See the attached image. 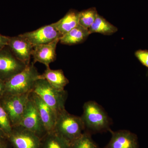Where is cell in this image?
Instances as JSON below:
<instances>
[{
  "mask_svg": "<svg viewBox=\"0 0 148 148\" xmlns=\"http://www.w3.org/2000/svg\"><path fill=\"white\" fill-rule=\"evenodd\" d=\"M81 116L85 131L91 135L110 131L112 121L101 105L94 101L85 102Z\"/></svg>",
  "mask_w": 148,
  "mask_h": 148,
  "instance_id": "obj_1",
  "label": "cell"
},
{
  "mask_svg": "<svg viewBox=\"0 0 148 148\" xmlns=\"http://www.w3.org/2000/svg\"><path fill=\"white\" fill-rule=\"evenodd\" d=\"M85 131L81 116L69 113L66 109L57 115L53 132L64 139L70 146Z\"/></svg>",
  "mask_w": 148,
  "mask_h": 148,
  "instance_id": "obj_2",
  "label": "cell"
},
{
  "mask_svg": "<svg viewBox=\"0 0 148 148\" xmlns=\"http://www.w3.org/2000/svg\"><path fill=\"white\" fill-rule=\"evenodd\" d=\"M40 75L34 64L30 63L23 71L5 82L3 94L20 95L32 92Z\"/></svg>",
  "mask_w": 148,
  "mask_h": 148,
  "instance_id": "obj_3",
  "label": "cell"
},
{
  "mask_svg": "<svg viewBox=\"0 0 148 148\" xmlns=\"http://www.w3.org/2000/svg\"><path fill=\"white\" fill-rule=\"evenodd\" d=\"M32 91L49 106L57 116L66 109L65 104L68 97L66 90L56 89L46 80L38 79L35 82Z\"/></svg>",
  "mask_w": 148,
  "mask_h": 148,
  "instance_id": "obj_4",
  "label": "cell"
},
{
  "mask_svg": "<svg viewBox=\"0 0 148 148\" xmlns=\"http://www.w3.org/2000/svg\"><path fill=\"white\" fill-rule=\"evenodd\" d=\"M30 93L3 94L0 98V104L8 115L12 127L18 125L21 121Z\"/></svg>",
  "mask_w": 148,
  "mask_h": 148,
  "instance_id": "obj_5",
  "label": "cell"
},
{
  "mask_svg": "<svg viewBox=\"0 0 148 148\" xmlns=\"http://www.w3.org/2000/svg\"><path fill=\"white\" fill-rule=\"evenodd\" d=\"M18 125L34 132L41 139L47 134L34 103L30 96Z\"/></svg>",
  "mask_w": 148,
  "mask_h": 148,
  "instance_id": "obj_6",
  "label": "cell"
},
{
  "mask_svg": "<svg viewBox=\"0 0 148 148\" xmlns=\"http://www.w3.org/2000/svg\"><path fill=\"white\" fill-rule=\"evenodd\" d=\"M27 66L14 56L8 46L0 50V79L4 81L22 71Z\"/></svg>",
  "mask_w": 148,
  "mask_h": 148,
  "instance_id": "obj_7",
  "label": "cell"
},
{
  "mask_svg": "<svg viewBox=\"0 0 148 148\" xmlns=\"http://www.w3.org/2000/svg\"><path fill=\"white\" fill-rule=\"evenodd\" d=\"M8 140L13 148H41L42 139L19 125L12 127Z\"/></svg>",
  "mask_w": 148,
  "mask_h": 148,
  "instance_id": "obj_8",
  "label": "cell"
},
{
  "mask_svg": "<svg viewBox=\"0 0 148 148\" xmlns=\"http://www.w3.org/2000/svg\"><path fill=\"white\" fill-rule=\"evenodd\" d=\"M8 46L18 60L27 66L30 64L34 46L26 38L21 34L9 37Z\"/></svg>",
  "mask_w": 148,
  "mask_h": 148,
  "instance_id": "obj_9",
  "label": "cell"
},
{
  "mask_svg": "<svg viewBox=\"0 0 148 148\" xmlns=\"http://www.w3.org/2000/svg\"><path fill=\"white\" fill-rule=\"evenodd\" d=\"M21 35L26 38L34 46L48 43L56 40L60 39L62 36L53 23Z\"/></svg>",
  "mask_w": 148,
  "mask_h": 148,
  "instance_id": "obj_10",
  "label": "cell"
},
{
  "mask_svg": "<svg viewBox=\"0 0 148 148\" xmlns=\"http://www.w3.org/2000/svg\"><path fill=\"white\" fill-rule=\"evenodd\" d=\"M111 138L103 148H139L138 136L129 130H122L114 131L110 130Z\"/></svg>",
  "mask_w": 148,
  "mask_h": 148,
  "instance_id": "obj_11",
  "label": "cell"
},
{
  "mask_svg": "<svg viewBox=\"0 0 148 148\" xmlns=\"http://www.w3.org/2000/svg\"><path fill=\"white\" fill-rule=\"evenodd\" d=\"M30 97L34 103L47 131V132H53L57 119L56 114L35 92L32 91Z\"/></svg>",
  "mask_w": 148,
  "mask_h": 148,
  "instance_id": "obj_12",
  "label": "cell"
},
{
  "mask_svg": "<svg viewBox=\"0 0 148 148\" xmlns=\"http://www.w3.org/2000/svg\"><path fill=\"white\" fill-rule=\"evenodd\" d=\"M59 40L58 39L48 43L34 46L32 54L33 63L39 62L46 68L49 67L51 63L56 60V48Z\"/></svg>",
  "mask_w": 148,
  "mask_h": 148,
  "instance_id": "obj_13",
  "label": "cell"
},
{
  "mask_svg": "<svg viewBox=\"0 0 148 148\" xmlns=\"http://www.w3.org/2000/svg\"><path fill=\"white\" fill-rule=\"evenodd\" d=\"M38 79L46 80L51 86L59 90H65L69 83L62 70H52L49 67L46 68L43 73L40 75Z\"/></svg>",
  "mask_w": 148,
  "mask_h": 148,
  "instance_id": "obj_14",
  "label": "cell"
},
{
  "mask_svg": "<svg viewBox=\"0 0 148 148\" xmlns=\"http://www.w3.org/2000/svg\"><path fill=\"white\" fill-rule=\"evenodd\" d=\"M90 35L88 29L79 25L63 35L59 40L61 43L66 45L78 44L84 42Z\"/></svg>",
  "mask_w": 148,
  "mask_h": 148,
  "instance_id": "obj_15",
  "label": "cell"
},
{
  "mask_svg": "<svg viewBox=\"0 0 148 148\" xmlns=\"http://www.w3.org/2000/svg\"><path fill=\"white\" fill-rule=\"evenodd\" d=\"M79 12L70 10L63 18L53 23L62 36L79 25Z\"/></svg>",
  "mask_w": 148,
  "mask_h": 148,
  "instance_id": "obj_16",
  "label": "cell"
},
{
  "mask_svg": "<svg viewBox=\"0 0 148 148\" xmlns=\"http://www.w3.org/2000/svg\"><path fill=\"white\" fill-rule=\"evenodd\" d=\"M90 34L99 33L104 35H111L117 32L116 27L98 14L93 24L88 29Z\"/></svg>",
  "mask_w": 148,
  "mask_h": 148,
  "instance_id": "obj_17",
  "label": "cell"
},
{
  "mask_svg": "<svg viewBox=\"0 0 148 148\" xmlns=\"http://www.w3.org/2000/svg\"><path fill=\"white\" fill-rule=\"evenodd\" d=\"M41 148H70V145L54 132H47L42 139Z\"/></svg>",
  "mask_w": 148,
  "mask_h": 148,
  "instance_id": "obj_18",
  "label": "cell"
},
{
  "mask_svg": "<svg viewBox=\"0 0 148 148\" xmlns=\"http://www.w3.org/2000/svg\"><path fill=\"white\" fill-rule=\"evenodd\" d=\"M98 14L95 8L88 9L79 12V24L88 29L95 21Z\"/></svg>",
  "mask_w": 148,
  "mask_h": 148,
  "instance_id": "obj_19",
  "label": "cell"
},
{
  "mask_svg": "<svg viewBox=\"0 0 148 148\" xmlns=\"http://www.w3.org/2000/svg\"><path fill=\"white\" fill-rule=\"evenodd\" d=\"M70 148H98V147L92 139V135L84 131L82 135L70 145Z\"/></svg>",
  "mask_w": 148,
  "mask_h": 148,
  "instance_id": "obj_20",
  "label": "cell"
},
{
  "mask_svg": "<svg viewBox=\"0 0 148 148\" xmlns=\"http://www.w3.org/2000/svg\"><path fill=\"white\" fill-rule=\"evenodd\" d=\"M0 129L7 137L10 135L12 129V126L8 115L0 104Z\"/></svg>",
  "mask_w": 148,
  "mask_h": 148,
  "instance_id": "obj_21",
  "label": "cell"
},
{
  "mask_svg": "<svg viewBox=\"0 0 148 148\" xmlns=\"http://www.w3.org/2000/svg\"><path fill=\"white\" fill-rule=\"evenodd\" d=\"M135 56L143 66L148 69V50H138L135 52Z\"/></svg>",
  "mask_w": 148,
  "mask_h": 148,
  "instance_id": "obj_22",
  "label": "cell"
},
{
  "mask_svg": "<svg viewBox=\"0 0 148 148\" xmlns=\"http://www.w3.org/2000/svg\"><path fill=\"white\" fill-rule=\"evenodd\" d=\"M9 37L0 34V50L8 46Z\"/></svg>",
  "mask_w": 148,
  "mask_h": 148,
  "instance_id": "obj_23",
  "label": "cell"
},
{
  "mask_svg": "<svg viewBox=\"0 0 148 148\" xmlns=\"http://www.w3.org/2000/svg\"><path fill=\"white\" fill-rule=\"evenodd\" d=\"M8 138L5 134L0 129V145H7Z\"/></svg>",
  "mask_w": 148,
  "mask_h": 148,
  "instance_id": "obj_24",
  "label": "cell"
},
{
  "mask_svg": "<svg viewBox=\"0 0 148 148\" xmlns=\"http://www.w3.org/2000/svg\"><path fill=\"white\" fill-rule=\"evenodd\" d=\"M5 88V82L0 79V98L3 94Z\"/></svg>",
  "mask_w": 148,
  "mask_h": 148,
  "instance_id": "obj_25",
  "label": "cell"
},
{
  "mask_svg": "<svg viewBox=\"0 0 148 148\" xmlns=\"http://www.w3.org/2000/svg\"><path fill=\"white\" fill-rule=\"evenodd\" d=\"M0 148H7V145H0Z\"/></svg>",
  "mask_w": 148,
  "mask_h": 148,
  "instance_id": "obj_26",
  "label": "cell"
}]
</instances>
